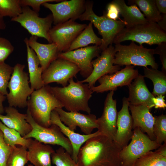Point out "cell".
<instances>
[{"label":"cell","instance_id":"31","mask_svg":"<svg viewBox=\"0 0 166 166\" xmlns=\"http://www.w3.org/2000/svg\"><path fill=\"white\" fill-rule=\"evenodd\" d=\"M0 129L3 134V138L7 145L14 148L16 145L27 148L29 146L31 138L25 139L16 130L6 126L0 121Z\"/></svg>","mask_w":166,"mask_h":166},{"label":"cell","instance_id":"28","mask_svg":"<svg viewBox=\"0 0 166 166\" xmlns=\"http://www.w3.org/2000/svg\"><path fill=\"white\" fill-rule=\"evenodd\" d=\"M93 25L91 22H89L73 41L67 51L83 48L91 44L99 46L101 45L102 39L95 33Z\"/></svg>","mask_w":166,"mask_h":166},{"label":"cell","instance_id":"42","mask_svg":"<svg viewBox=\"0 0 166 166\" xmlns=\"http://www.w3.org/2000/svg\"><path fill=\"white\" fill-rule=\"evenodd\" d=\"M107 11L105 14L108 18L114 20L119 18V11L116 5L112 1L108 5Z\"/></svg>","mask_w":166,"mask_h":166},{"label":"cell","instance_id":"9","mask_svg":"<svg viewBox=\"0 0 166 166\" xmlns=\"http://www.w3.org/2000/svg\"><path fill=\"white\" fill-rule=\"evenodd\" d=\"M131 140L130 143L120 151L121 166H132L136 160L145 153L156 150L160 146L138 128L134 129Z\"/></svg>","mask_w":166,"mask_h":166},{"label":"cell","instance_id":"30","mask_svg":"<svg viewBox=\"0 0 166 166\" xmlns=\"http://www.w3.org/2000/svg\"><path fill=\"white\" fill-rule=\"evenodd\" d=\"M128 4L138 6L148 22L156 23L161 18V14L157 9L155 0H128Z\"/></svg>","mask_w":166,"mask_h":166},{"label":"cell","instance_id":"23","mask_svg":"<svg viewBox=\"0 0 166 166\" xmlns=\"http://www.w3.org/2000/svg\"><path fill=\"white\" fill-rule=\"evenodd\" d=\"M38 37L31 36L24 40L35 52L40 62L43 72L51 63L57 59L60 53L56 45L53 43L42 44L37 41Z\"/></svg>","mask_w":166,"mask_h":166},{"label":"cell","instance_id":"16","mask_svg":"<svg viewBox=\"0 0 166 166\" xmlns=\"http://www.w3.org/2000/svg\"><path fill=\"white\" fill-rule=\"evenodd\" d=\"M85 3L83 0H63L56 4L45 2L42 5L51 11L53 23L56 25L78 19L84 11Z\"/></svg>","mask_w":166,"mask_h":166},{"label":"cell","instance_id":"34","mask_svg":"<svg viewBox=\"0 0 166 166\" xmlns=\"http://www.w3.org/2000/svg\"><path fill=\"white\" fill-rule=\"evenodd\" d=\"M28 161L27 148L16 146L13 148L6 166H25Z\"/></svg>","mask_w":166,"mask_h":166},{"label":"cell","instance_id":"32","mask_svg":"<svg viewBox=\"0 0 166 166\" xmlns=\"http://www.w3.org/2000/svg\"><path fill=\"white\" fill-rule=\"evenodd\" d=\"M132 166H166V157L149 151L137 160Z\"/></svg>","mask_w":166,"mask_h":166},{"label":"cell","instance_id":"26","mask_svg":"<svg viewBox=\"0 0 166 166\" xmlns=\"http://www.w3.org/2000/svg\"><path fill=\"white\" fill-rule=\"evenodd\" d=\"M112 1L117 6L119 14L123 18V21L126 24L125 27L144 24L148 22L136 5L128 6L124 0Z\"/></svg>","mask_w":166,"mask_h":166},{"label":"cell","instance_id":"13","mask_svg":"<svg viewBox=\"0 0 166 166\" xmlns=\"http://www.w3.org/2000/svg\"><path fill=\"white\" fill-rule=\"evenodd\" d=\"M115 53L114 47L112 44L109 45L96 59L92 61L93 70L91 74L80 81L82 83H87L91 89L94 86L96 81L102 77L113 74L121 70L120 66L113 64Z\"/></svg>","mask_w":166,"mask_h":166},{"label":"cell","instance_id":"44","mask_svg":"<svg viewBox=\"0 0 166 166\" xmlns=\"http://www.w3.org/2000/svg\"><path fill=\"white\" fill-rule=\"evenodd\" d=\"M155 2L159 12L160 14H166V0H155Z\"/></svg>","mask_w":166,"mask_h":166},{"label":"cell","instance_id":"6","mask_svg":"<svg viewBox=\"0 0 166 166\" xmlns=\"http://www.w3.org/2000/svg\"><path fill=\"white\" fill-rule=\"evenodd\" d=\"M128 40L136 42L140 45L144 43L158 45L166 42V33L156 23L148 22L144 24L124 28L116 37L113 43L116 44Z\"/></svg>","mask_w":166,"mask_h":166},{"label":"cell","instance_id":"3","mask_svg":"<svg viewBox=\"0 0 166 166\" xmlns=\"http://www.w3.org/2000/svg\"><path fill=\"white\" fill-rule=\"evenodd\" d=\"M27 107L34 120L45 127L51 125V112L63 106L51 91L50 86L45 85L33 91L28 101Z\"/></svg>","mask_w":166,"mask_h":166},{"label":"cell","instance_id":"7","mask_svg":"<svg viewBox=\"0 0 166 166\" xmlns=\"http://www.w3.org/2000/svg\"><path fill=\"white\" fill-rule=\"evenodd\" d=\"M24 65L16 64L9 82V92L6 96L9 106L24 108L27 107L28 97L34 91L29 85L28 74L24 71Z\"/></svg>","mask_w":166,"mask_h":166},{"label":"cell","instance_id":"38","mask_svg":"<svg viewBox=\"0 0 166 166\" xmlns=\"http://www.w3.org/2000/svg\"><path fill=\"white\" fill-rule=\"evenodd\" d=\"M14 49V46L9 40L0 37V64L5 62Z\"/></svg>","mask_w":166,"mask_h":166},{"label":"cell","instance_id":"17","mask_svg":"<svg viewBox=\"0 0 166 166\" xmlns=\"http://www.w3.org/2000/svg\"><path fill=\"white\" fill-rule=\"evenodd\" d=\"M114 91H110L106 97L101 116L97 119L98 131L101 135L113 141L117 130L118 112L117 101L113 98Z\"/></svg>","mask_w":166,"mask_h":166},{"label":"cell","instance_id":"48","mask_svg":"<svg viewBox=\"0 0 166 166\" xmlns=\"http://www.w3.org/2000/svg\"><path fill=\"white\" fill-rule=\"evenodd\" d=\"M6 27V25L3 19V18L0 17V34L1 31L4 29Z\"/></svg>","mask_w":166,"mask_h":166},{"label":"cell","instance_id":"10","mask_svg":"<svg viewBox=\"0 0 166 166\" xmlns=\"http://www.w3.org/2000/svg\"><path fill=\"white\" fill-rule=\"evenodd\" d=\"M11 20L19 23L31 36L44 38L49 43H52L49 34L53 23L52 14L45 17H40L38 13L29 7L24 6L22 13Z\"/></svg>","mask_w":166,"mask_h":166},{"label":"cell","instance_id":"47","mask_svg":"<svg viewBox=\"0 0 166 166\" xmlns=\"http://www.w3.org/2000/svg\"><path fill=\"white\" fill-rule=\"evenodd\" d=\"M6 98V97L0 94V114H2L5 112V108L3 105V102Z\"/></svg>","mask_w":166,"mask_h":166},{"label":"cell","instance_id":"35","mask_svg":"<svg viewBox=\"0 0 166 166\" xmlns=\"http://www.w3.org/2000/svg\"><path fill=\"white\" fill-rule=\"evenodd\" d=\"M51 160L52 164L56 166H79L71 155L61 146L51 155Z\"/></svg>","mask_w":166,"mask_h":166},{"label":"cell","instance_id":"12","mask_svg":"<svg viewBox=\"0 0 166 166\" xmlns=\"http://www.w3.org/2000/svg\"><path fill=\"white\" fill-rule=\"evenodd\" d=\"M87 26L71 19L55 25L49 31L51 42L56 45L60 53L67 51L73 41Z\"/></svg>","mask_w":166,"mask_h":166},{"label":"cell","instance_id":"27","mask_svg":"<svg viewBox=\"0 0 166 166\" xmlns=\"http://www.w3.org/2000/svg\"><path fill=\"white\" fill-rule=\"evenodd\" d=\"M27 54V61L29 73V82L31 88L34 90L40 89L44 86L42 77L43 69L40 65L39 60L34 51L24 40Z\"/></svg>","mask_w":166,"mask_h":166},{"label":"cell","instance_id":"49","mask_svg":"<svg viewBox=\"0 0 166 166\" xmlns=\"http://www.w3.org/2000/svg\"><path fill=\"white\" fill-rule=\"evenodd\" d=\"M27 166H34L32 164H30L28 165Z\"/></svg>","mask_w":166,"mask_h":166},{"label":"cell","instance_id":"14","mask_svg":"<svg viewBox=\"0 0 166 166\" xmlns=\"http://www.w3.org/2000/svg\"><path fill=\"white\" fill-rule=\"evenodd\" d=\"M101 52L99 46H88L60 53L58 58L67 60L75 64L79 68L81 75L86 78L93 71V59L98 57Z\"/></svg>","mask_w":166,"mask_h":166},{"label":"cell","instance_id":"46","mask_svg":"<svg viewBox=\"0 0 166 166\" xmlns=\"http://www.w3.org/2000/svg\"><path fill=\"white\" fill-rule=\"evenodd\" d=\"M156 150L155 151V152L163 157H166V143H164Z\"/></svg>","mask_w":166,"mask_h":166},{"label":"cell","instance_id":"5","mask_svg":"<svg viewBox=\"0 0 166 166\" xmlns=\"http://www.w3.org/2000/svg\"><path fill=\"white\" fill-rule=\"evenodd\" d=\"M93 4L90 1L85 3V9L78 19L81 21H89L98 30L102 37V43L99 46L101 51L112 44L117 35L126 26L123 20H114L107 17L105 14L102 16L97 15L93 10Z\"/></svg>","mask_w":166,"mask_h":166},{"label":"cell","instance_id":"40","mask_svg":"<svg viewBox=\"0 0 166 166\" xmlns=\"http://www.w3.org/2000/svg\"><path fill=\"white\" fill-rule=\"evenodd\" d=\"M61 0H20L22 7L30 6L32 10L37 13L40 10L41 6L45 2H61Z\"/></svg>","mask_w":166,"mask_h":166},{"label":"cell","instance_id":"15","mask_svg":"<svg viewBox=\"0 0 166 166\" xmlns=\"http://www.w3.org/2000/svg\"><path fill=\"white\" fill-rule=\"evenodd\" d=\"M134 66L126 65L125 67L111 74L105 75L98 80L100 85L91 88L93 92L102 93L116 90L118 87L128 86L139 75L138 71Z\"/></svg>","mask_w":166,"mask_h":166},{"label":"cell","instance_id":"25","mask_svg":"<svg viewBox=\"0 0 166 166\" xmlns=\"http://www.w3.org/2000/svg\"><path fill=\"white\" fill-rule=\"evenodd\" d=\"M27 151L28 160L34 166H52L51 155L55 151L50 145L31 138Z\"/></svg>","mask_w":166,"mask_h":166},{"label":"cell","instance_id":"37","mask_svg":"<svg viewBox=\"0 0 166 166\" xmlns=\"http://www.w3.org/2000/svg\"><path fill=\"white\" fill-rule=\"evenodd\" d=\"M13 71V67L5 62L0 64V94H8V85Z\"/></svg>","mask_w":166,"mask_h":166},{"label":"cell","instance_id":"2","mask_svg":"<svg viewBox=\"0 0 166 166\" xmlns=\"http://www.w3.org/2000/svg\"><path fill=\"white\" fill-rule=\"evenodd\" d=\"M65 87H51L50 89L55 97L61 102L63 107L69 112L81 111L90 114L88 101L93 93L88 84L79 81L75 82L73 78Z\"/></svg>","mask_w":166,"mask_h":166},{"label":"cell","instance_id":"21","mask_svg":"<svg viewBox=\"0 0 166 166\" xmlns=\"http://www.w3.org/2000/svg\"><path fill=\"white\" fill-rule=\"evenodd\" d=\"M128 86L130 104L133 105H146L150 109L154 107L152 99L154 96L149 90L143 75L139 74Z\"/></svg>","mask_w":166,"mask_h":166},{"label":"cell","instance_id":"24","mask_svg":"<svg viewBox=\"0 0 166 166\" xmlns=\"http://www.w3.org/2000/svg\"><path fill=\"white\" fill-rule=\"evenodd\" d=\"M5 112L6 115L0 114V121L7 127L16 130L23 137L31 131L26 114L21 113L15 108L9 106L5 108Z\"/></svg>","mask_w":166,"mask_h":166},{"label":"cell","instance_id":"19","mask_svg":"<svg viewBox=\"0 0 166 166\" xmlns=\"http://www.w3.org/2000/svg\"><path fill=\"white\" fill-rule=\"evenodd\" d=\"M129 104L128 98L123 97L122 108L118 112L117 130L114 141L121 149L128 144L133 133L132 120L129 111Z\"/></svg>","mask_w":166,"mask_h":166},{"label":"cell","instance_id":"18","mask_svg":"<svg viewBox=\"0 0 166 166\" xmlns=\"http://www.w3.org/2000/svg\"><path fill=\"white\" fill-rule=\"evenodd\" d=\"M60 119L69 129L74 131L77 127L86 135L92 133L93 130L97 128L98 125L96 115L89 114H81L77 112H66L62 108H57Z\"/></svg>","mask_w":166,"mask_h":166},{"label":"cell","instance_id":"1","mask_svg":"<svg viewBox=\"0 0 166 166\" xmlns=\"http://www.w3.org/2000/svg\"><path fill=\"white\" fill-rule=\"evenodd\" d=\"M121 149L111 139L100 134L89 139L77 156L79 166H121Z\"/></svg>","mask_w":166,"mask_h":166},{"label":"cell","instance_id":"4","mask_svg":"<svg viewBox=\"0 0 166 166\" xmlns=\"http://www.w3.org/2000/svg\"><path fill=\"white\" fill-rule=\"evenodd\" d=\"M116 53L113 61L114 65L139 66L157 69L158 65L156 62L154 55V49L144 47L142 45H138L131 41L128 45L121 43L115 44Z\"/></svg>","mask_w":166,"mask_h":166},{"label":"cell","instance_id":"29","mask_svg":"<svg viewBox=\"0 0 166 166\" xmlns=\"http://www.w3.org/2000/svg\"><path fill=\"white\" fill-rule=\"evenodd\" d=\"M144 77L150 79L153 85L152 93L155 97L166 94V73L157 69L144 68Z\"/></svg>","mask_w":166,"mask_h":166},{"label":"cell","instance_id":"11","mask_svg":"<svg viewBox=\"0 0 166 166\" xmlns=\"http://www.w3.org/2000/svg\"><path fill=\"white\" fill-rule=\"evenodd\" d=\"M80 72L78 67L67 60L57 58L52 61L42 73V77L45 85L56 82L65 87L69 80Z\"/></svg>","mask_w":166,"mask_h":166},{"label":"cell","instance_id":"41","mask_svg":"<svg viewBox=\"0 0 166 166\" xmlns=\"http://www.w3.org/2000/svg\"><path fill=\"white\" fill-rule=\"evenodd\" d=\"M157 45L154 49V53L159 55L162 64V71L166 73V42H163Z\"/></svg>","mask_w":166,"mask_h":166},{"label":"cell","instance_id":"45","mask_svg":"<svg viewBox=\"0 0 166 166\" xmlns=\"http://www.w3.org/2000/svg\"><path fill=\"white\" fill-rule=\"evenodd\" d=\"M161 18L157 22V24L163 30L166 31V14H161Z\"/></svg>","mask_w":166,"mask_h":166},{"label":"cell","instance_id":"43","mask_svg":"<svg viewBox=\"0 0 166 166\" xmlns=\"http://www.w3.org/2000/svg\"><path fill=\"white\" fill-rule=\"evenodd\" d=\"M164 98V96L162 95L153 98L152 100L154 105V107L156 109H165L166 104Z\"/></svg>","mask_w":166,"mask_h":166},{"label":"cell","instance_id":"33","mask_svg":"<svg viewBox=\"0 0 166 166\" xmlns=\"http://www.w3.org/2000/svg\"><path fill=\"white\" fill-rule=\"evenodd\" d=\"M22 12L20 0H0V17H17Z\"/></svg>","mask_w":166,"mask_h":166},{"label":"cell","instance_id":"39","mask_svg":"<svg viewBox=\"0 0 166 166\" xmlns=\"http://www.w3.org/2000/svg\"><path fill=\"white\" fill-rule=\"evenodd\" d=\"M13 148L7 145L3 138V134L0 129V166H6L9 157Z\"/></svg>","mask_w":166,"mask_h":166},{"label":"cell","instance_id":"8","mask_svg":"<svg viewBox=\"0 0 166 166\" xmlns=\"http://www.w3.org/2000/svg\"><path fill=\"white\" fill-rule=\"evenodd\" d=\"M26 114V120L31 126L32 129L24 138H33L44 144L60 145L72 156L73 148L71 143L58 126L52 124L49 127H45L40 125L34 120L28 107Z\"/></svg>","mask_w":166,"mask_h":166},{"label":"cell","instance_id":"36","mask_svg":"<svg viewBox=\"0 0 166 166\" xmlns=\"http://www.w3.org/2000/svg\"><path fill=\"white\" fill-rule=\"evenodd\" d=\"M153 131L155 141L160 145L166 143V115L162 114L155 116Z\"/></svg>","mask_w":166,"mask_h":166},{"label":"cell","instance_id":"20","mask_svg":"<svg viewBox=\"0 0 166 166\" xmlns=\"http://www.w3.org/2000/svg\"><path fill=\"white\" fill-rule=\"evenodd\" d=\"M128 108L131 113L133 129L139 128L151 140H155L153 131L154 117L149 108L145 104L135 105L130 104Z\"/></svg>","mask_w":166,"mask_h":166},{"label":"cell","instance_id":"22","mask_svg":"<svg viewBox=\"0 0 166 166\" xmlns=\"http://www.w3.org/2000/svg\"><path fill=\"white\" fill-rule=\"evenodd\" d=\"M50 119L51 124H55L58 126L62 133L68 137L73 148L71 157L77 163L78 155L82 144L89 138L101 134L98 130L93 133L88 135H81L69 129L61 121L59 115L55 110L51 112Z\"/></svg>","mask_w":166,"mask_h":166}]
</instances>
